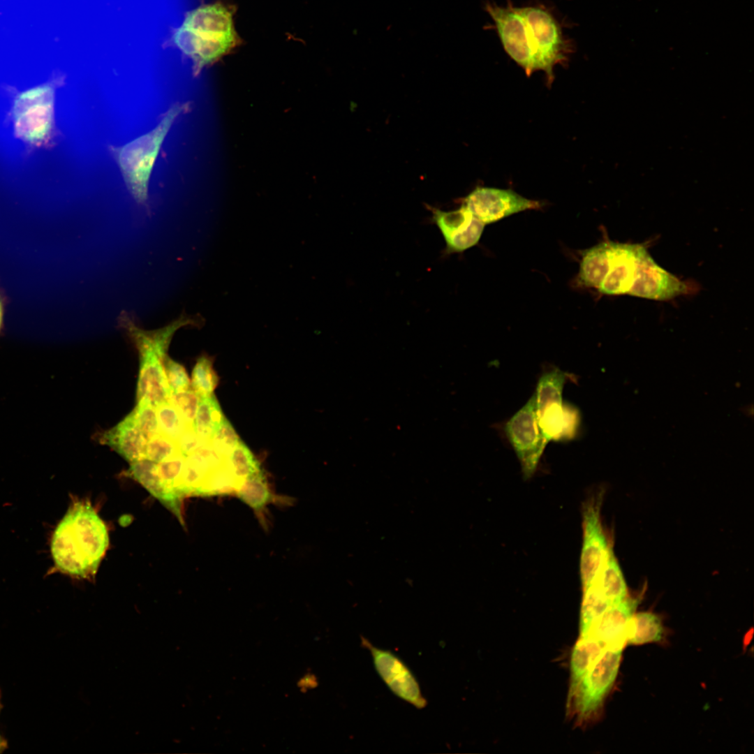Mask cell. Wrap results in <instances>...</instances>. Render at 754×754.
Instances as JSON below:
<instances>
[{
    "label": "cell",
    "instance_id": "6da1fadb",
    "mask_svg": "<svg viewBox=\"0 0 754 754\" xmlns=\"http://www.w3.org/2000/svg\"><path fill=\"white\" fill-rule=\"evenodd\" d=\"M108 545L102 519L88 503H77L57 527L51 549L59 568L84 577L96 571Z\"/></svg>",
    "mask_w": 754,
    "mask_h": 754
},
{
    "label": "cell",
    "instance_id": "7a4b0ae2",
    "mask_svg": "<svg viewBox=\"0 0 754 754\" xmlns=\"http://www.w3.org/2000/svg\"><path fill=\"white\" fill-rule=\"evenodd\" d=\"M175 45L189 56L196 70L226 54L235 42L230 12L220 4L190 12L173 36Z\"/></svg>",
    "mask_w": 754,
    "mask_h": 754
},
{
    "label": "cell",
    "instance_id": "3957f363",
    "mask_svg": "<svg viewBox=\"0 0 754 754\" xmlns=\"http://www.w3.org/2000/svg\"><path fill=\"white\" fill-rule=\"evenodd\" d=\"M185 107L179 103L175 104L153 130L122 147L110 148L129 192L148 213V186L154 165L165 138Z\"/></svg>",
    "mask_w": 754,
    "mask_h": 754
},
{
    "label": "cell",
    "instance_id": "277c9868",
    "mask_svg": "<svg viewBox=\"0 0 754 754\" xmlns=\"http://www.w3.org/2000/svg\"><path fill=\"white\" fill-rule=\"evenodd\" d=\"M57 84L50 81L13 96L10 117L15 133L29 147H48L56 137L54 103Z\"/></svg>",
    "mask_w": 754,
    "mask_h": 754
},
{
    "label": "cell",
    "instance_id": "5b68a950",
    "mask_svg": "<svg viewBox=\"0 0 754 754\" xmlns=\"http://www.w3.org/2000/svg\"><path fill=\"white\" fill-rule=\"evenodd\" d=\"M522 10L526 22L534 72L544 71L550 85L554 79V67L568 62L573 45L564 36L556 17L545 6L530 5L522 7Z\"/></svg>",
    "mask_w": 754,
    "mask_h": 754
},
{
    "label": "cell",
    "instance_id": "8992f818",
    "mask_svg": "<svg viewBox=\"0 0 754 754\" xmlns=\"http://www.w3.org/2000/svg\"><path fill=\"white\" fill-rule=\"evenodd\" d=\"M621 649L605 650L589 670L570 686L568 711L578 723L594 716L612 687L620 666Z\"/></svg>",
    "mask_w": 754,
    "mask_h": 754
},
{
    "label": "cell",
    "instance_id": "52a82bcc",
    "mask_svg": "<svg viewBox=\"0 0 754 754\" xmlns=\"http://www.w3.org/2000/svg\"><path fill=\"white\" fill-rule=\"evenodd\" d=\"M504 432L519 461L524 477L530 478L547 444L538 427L533 394L505 423Z\"/></svg>",
    "mask_w": 754,
    "mask_h": 754
},
{
    "label": "cell",
    "instance_id": "ba28073f",
    "mask_svg": "<svg viewBox=\"0 0 754 754\" xmlns=\"http://www.w3.org/2000/svg\"><path fill=\"white\" fill-rule=\"evenodd\" d=\"M485 9L494 22L498 36L508 55L529 77L534 72L526 22L522 7L510 1L505 6L487 2Z\"/></svg>",
    "mask_w": 754,
    "mask_h": 754
},
{
    "label": "cell",
    "instance_id": "9c48e42d",
    "mask_svg": "<svg viewBox=\"0 0 754 754\" xmlns=\"http://www.w3.org/2000/svg\"><path fill=\"white\" fill-rule=\"evenodd\" d=\"M602 498L600 494L592 498L584 504L582 508L583 540L580 557L582 589L595 580L612 548L601 522Z\"/></svg>",
    "mask_w": 754,
    "mask_h": 754
},
{
    "label": "cell",
    "instance_id": "30bf717a",
    "mask_svg": "<svg viewBox=\"0 0 754 754\" xmlns=\"http://www.w3.org/2000/svg\"><path fill=\"white\" fill-rule=\"evenodd\" d=\"M689 285L660 267L642 244L636 263L632 286L628 295L667 301L688 294Z\"/></svg>",
    "mask_w": 754,
    "mask_h": 754
},
{
    "label": "cell",
    "instance_id": "8fae6325",
    "mask_svg": "<svg viewBox=\"0 0 754 754\" xmlns=\"http://www.w3.org/2000/svg\"><path fill=\"white\" fill-rule=\"evenodd\" d=\"M640 598L627 596L596 619L580 623L579 639L596 642L605 649L623 650L627 642L628 624L640 602Z\"/></svg>",
    "mask_w": 754,
    "mask_h": 754
},
{
    "label": "cell",
    "instance_id": "7c38bea8",
    "mask_svg": "<svg viewBox=\"0 0 754 754\" xmlns=\"http://www.w3.org/2000/svg\"><path fill=\"white\" fill-rule=\"evenodd\" d=\"M361 644L370 651L376 672L392 693L417 709L427 706L417 680L400 658L374 646L364 637H361Z\"/></svg>",
    "mask_w": 754,
    "mask_h": 754
},
{
    "label": "cell",
    "instance_id": "4fadbf2b",
    "mask_svg": "<svg viewBox=\"0 0 754 754\" xmlns=\"http://www.w3.org/2000/svg\"><path fill=\"white\" fill-rule=\"evenodd\" d=\"M462 205L485 225L541 206L538 201L527 199L510 189L480 186L464 198Z\"/></svg>",
    "mask_w": 754,
    "mask_h": 754
},
{
    "label": "cell",
    "instance_id": "5bb4252c",
    "mask_svg": "<svg viewBox=\"0 0 754 754\" xmlns=\"http://www.w3.org/2000/svg\"><path fill=\"white\" fill-rule=\"evenodd\" d=\"M432 212L433 219L445 239L448 252H462L479 242L485 224L463 205L454 211L433 208Z\"/></svg>",
    "mask_w": 754,
    "mask_h": 754
},
{
    "label": "cell",
    "instance_id": "9a60e30c",
    "mask_svg": "<svg viewBox=\"0 0 754 754\" xmlns=\"http://www.w3.org/2000/svg\"><path fill=\"white\" fill-rule=\"evenodd\" d=\"M642 244L613 242L609 268L598 290L607 295L628 294Z\"/></svg>",
    "mask_w": 754,
    "mask_h": 754
},
{
    "label": "cell",
    "instance_id": "2e32d148",
    "mask_svg": "<svg viewBox=\"0 0 754 754\" xmlns=\"http://www.w3.org/2000/svg\"><path fill=\"white\" fill-rule=\"evenodd\" d=\"M539 429L546 441H565L575 437L579 426L577 410L563 400L537 408Z\"/></svg>",
    "mask_w": 754,
    "mask_h": 754
},
{
    "label": "cell",
    "instance_id": "e0dca14e",
    "mask_svg": "<svg viewBox=\"0 0 754 754\" xmlns=\"http://www.w3.org/2000/svg\"><path fill=\"white\" fill-rule=\"evenodd\" d=\"M100 441L130 464L145 459L147 441L138 427L132 412L114 427L105 431Z\"/></svg>",
    "mask_w": 754,
    "mask_h": 754
},
{
    "label": "cell",
    "instance_id": "ac0fdd59",
    "mask_svg": "<svg viewBox=\"0 0 754 754\" xmlns=\"http://www.w3.org/2000/svg\"><path fill=\"white\" fill-rule=\"evenodd\" d=\"M612 246L607 240L582 251L577 285L598 289L609 268Z\"/></svg>",
    "mask_w": 754,
    "mask_h": 754
},
{
    "label": "cell",
    "instance_id": "d6986e66",
    "mask_svg": "<svg viewBox=\"0 0 754 754\" xmlns=\"http://www.w3.org/2000/svg\"><path fill=\"white\" fill-rule=\"evenodd\" d=\"M590 585L595 586L612 604L618 603L627 597V585L613 548L601 570Z\"/></svg>",
    "mask_w": 754,
    "mask_h": 754
},
{
    "label": "cell",
    "instance_id": "ffe728a7",
    "mask_svg": "<svg viewBox=\"0 0 754 754\" xmlns=\"http://www.w3.org/2000/svg\"><path fill=\"white\" fill-rule=\"evenodd\" d=\"M225 419L214 394L206 397H199L193 428L202 440L212 443V438Z\"/></svg>",
    "mask_w": 754,
    "mask_h": 754
},
{
    "label": "cell",
    "instance_id": "44dd1931",
    "mask_svg": "<svg viewBox=\"0 0 754 754\" xmlns=\"http://www.w3.org/2000/svg\"><path fill=\"white\" fill-rule=\"evenodd\" d=\"M663 633L658 616L649 612H635L628 624L626 644L640 645L659 642Z\"/></svg>",
    "mask_w": 754,
    "mask_h": 754
},
{
    "label": "cell",
    "instance_id": "7402d4cb",
    "mask_svg": "<svg viewBox=\"0 0 754 754\" xmlns=\"http://www.w3.org/2000/svg\"><path fill=\"white\" fill-rule=\"evenodd\" d=\"M568 374L559 369L544 373L538 379L534 395L536 408L563 400V391Z\"/></svg>",
    "mask_w": 754,
    "mask_h": 754
},
{
    "label": "cell",
    "instance_id": "603a6c76",
    "mask_svg": "<svg viewBox=\"0 0 754 754\" xmlns=\"http://www.w3.org/2000/svg\"><path fill=\"white\" fill-rule=\"evenodd\" d=\"M158 432L177 441L188 425L168 399L155 406Z\"/></svg>",
    "mask_w": 754,
    "mask_h": 754
},
{
    "label": "cell",
    "instance_id": "cb8c5ba5",
    "mask_svg": "<svg viewBox=\"0 0 754 754\" xmlns=\"http://www.w3.org/2000/svg\"><path fill=\"white\" fill-rule=\"evenodd\" d=\"M218 382L212 359L207 355L200 356L192 371L191 385L193 390L199 397H209L213 394Z\"/></svg>",
    "mask_w": 754,
    "mask_h": 754
},
{
    "label": "cell",
    "instance_id": "d4e9b609",
    "mask_svg": "<svg viewBox=\"0 0 754 754\" xmlns=\"http://www.w3.org/2000/svg\"><path fill=\"white\" fill-rule=\"evenodd\" d=\"M177 452L176 441L158 432L147 441L144 459L156 464Z\"/></svg>",
    "mask_w": 754,
    "mask_h": 754
},
{
    "label": "cell",
    "instance_id": "484cf974",
    "mask_svg": "<svg viewBox=\"0 0 754 754\" xmlns=\"http://www.w3.org/2000/svg\"><path fill=\"white\" fill-rule=\"evenodd\" d=\"M140 431L148 441L158 432L155 406L147 400H140L131 411Z\"/></svg>",
    "mask_w": 754,
    "mask_h": 754
},
{
    "label": "cell",
    "instance_id": "4316f807",
    "mask_svg": "<svg viewBox=\"0 0 754 754\" xmlns=\"http://www.w3.org/2000/svg\"><path fill=\"white\" fill-rule=\"evenodd\" d=\"M163 365L170 393L179 392L191 388L190 379L185 368L182 364L166 355L163 359Z\"/></svg>",
    "mask_w": 754,
    "mask_h": 754
},
{
    "label": "cell",
    "instance_id": "83f0119b",
    "mask_svg": "<svg viewBox=\"0 0 754 754\" xmlns=\"http://www.w3.org/2000/svg\"><path fill=\"white\" fill-rule=\"evenodd\" d=\"M169 400L177 409L186 424L193 426L199 400V397L193 389L170 393Z\"/></svg>",
    "mask_w": 754,
    "mask_h": 754
},
{
    "label": "cell",
    "instance_id": "f1b7e54d",
    "mask_svg": "<svg viewBox=\"0 0 754 754\" xmlns=\"http://www.w3.org/2000/svg\"><path fill=\"white\" fill-rule=\"evenodd\" d=\"M240 439L232 428V425L226 418L212 440V445L215 452L221 457H228L230 455Z\"/></svg>",
    "mask_w": 754,
    "mask_h": 754
},
{
    "label": "cell",
    "instance_id": "f546056e",
    "mask_svg": "<svg viewBox=\"0 0 754 754\" xmlns=\"http://www.w3.org/2000/svg\"><path fill=\"white\" fill-rule=\"evenodd\" d=\"M176 443L179 451L185 457L201 446L210 443L202 440L193 429V426L187 427Z\"/></svg>",
    "mask_w": 754,
    "mask_h": 754
},
{
    "label": "cell",
    "instance_id": "4dcf8cb0",
    "mask_svg": "<svg viewBox=\"0 0 754 754\" xmlns=\"http://www.w3.org/2000/svg\"><path fill=\"white\" fill-rule=\"evenodd\" d=\"M312 676L313 675H310V676L308 675L307 677H304L303 679H302L300 680V683H301L300 687H302V688H305L306 689L312 688L313 687H314L316 686L317 682L314 679V677H312Z\"/></svg>",
    "mask_w": 754,
    "mask_h": 754
},
{
    "label": "cell",
    "instance_id": "1f68e13d",
    "mask_svg": "<svg viewBox=\"0 0 754 754\" xmlns=\"http://www.w3.org/2000/svg\"><path fill=\"white\" fill-rule=\"evenodd\" d=\"M752 636H753V628H751L749 631H748L747 633L746 634V635L744 636V642H743L744 646H746V645L750 644Z\"/></svg>",
    "mask_w": 754,
    "mask_h": 754
},
{
    "label": "cell",
    "instance_id": "d6a6232c",
    "mask_svg": "<svg viewBox=\"0 0 754 754\" xmlns=\"http://www.w3.org/2000/svg\"><path fill=\"white\" fill-rule=\"evenodd\" d=\"M8 747L7 741L0 734V753L3 752Z\"/></svg>",
    "mask_w": 754,
    "mask_h": 754
},
{
    "label": "cell",
    "instance_id": "836d02e7",
    "mask_svg": "<svg viewBox=\"0 0 754 754\" xmlns=\"http://www.w3.org/2000/svg\"><path fill=\"white\" fill-rule=\"evenodd\" d=\"M3 314V305L2 300H1V297H0V328H1V324H2Z\"/></svg>",
    "mask_w": 754,
    "mask_h": 754
},
{
    "label": "cell",
    "instance_id": "e575fe53",
    "mask_svg": "<svg viewBox=\"0 0 754 754\" xmlns=\"http://www.w3.org/2000/svg\"><path fill=\"white\" fill-rule=\"evenodd\" d=\"M2 708H3V705H2V703H1V689H0V713H1V711Z\"/></svg>",
    "mask_w": 754,
    "mask_h": 754
}]
</instances>
